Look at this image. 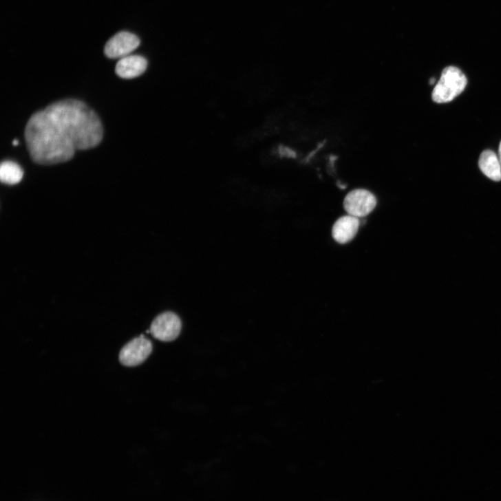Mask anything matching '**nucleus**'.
Here are the masks:
<instances>
[{
	"instance_id": "nucleus-6",
	"label": "nucleus",
	"mask_w": 501,
	"mask_h": 501,
	"mask_svg": "<svg viewBox=\"0 0 501 501\" xmlns=\"http://www.w3.org/2000/svg\"><path fill=\"white\" fill-rule=\"evenodd\" d=\"M140 44V40L136 35L128 32H121L107 41L105 47V54L110 58H121L129 56Z\"/></svg>"
},
{
	"instance_id": "nucleus-2",
	"label": "nucleus",
	"mask_w": 501,
	"mask_h": 501,
	"mask_svg": "<svg viewBox=\"0 0 501 501\" xmlns=\"http://www.w3.org/2000/svg\"><path fill=\"white\" fill-rule=\"evenodd\" d=\"M467 85L465 74L458 68L449 67L432 92V99L437 103H447L452 101L463 92Z\"/></svg>"
},
{
	"instance_id": "nucleus-11",
	"label": "nucleus",
	"mask_w": 501,
	"mask_h": 501,
	"mask_svg": "<svg viewBox=\"0 0 501 501\" xmlns=\"http://www.w3.org/2000/svg\"><path fill=\"white\" fill-rule=\"evenodd\" d=\"M280 152L282 155L288 156V157H295V153L292 151L291 150L287 149V148H282L280 150Z\"/></svg>"
},
{
	"instance_id": "nucleus-9",
	"label": "nucleus",
	"mask_w": 501,
	"mask_h": 501,
	"mask_svg": "<svg viewBox=\"0 0 501 501\" xmlns=\"http://www.w3.org/2000/svg\"><path fill=\"white\" fill-rule=\"evenodd\" d=\"M479 167L482 173L493 181L501 180V164L498 157L490 150L484 151L480 155Z\"/></svg>"
},
{
	"instance_id": "nucleus-13",
	"label": "nucleus",
	"mask_w": 501,
	"mask_h": 501,
	"mask_svg": "<svg viewBox=\"0 0 501 501\" xmlns=\"http://www.w3.org/2000/svg\"><path fill=\"white\" fill-rule=\"evenodd\" d=\"M14 146H18L19 145V140H16L13 142Z\"/></svg>"
},
{
	"instance_id": "nucleus-4",
	"label": "nucleus",
	"mask_w": 501,
	"mask_h": 501,
	"mask_svg": "<svg viewBox=\"0 0 501 501\" xmlns=\"http://www.w3.org/2000/svg\"><path fill=\"white\" fill-rule=\"evenodd\" d=\"M181 328V321L175 313L165 312L153 321L150 332L155 339L169 342L178 338Z\"/></svg>"
},
{
	"instance_id": "nucleus-8",
	"label": "nucleus",
	"mask_w": 501,
	"mask_h": 501,
	"mask_svg": "<svg viewBox=\"0 0 501 501\" xmlns=\"http://www.w3.org/2000/svg\"><path fill=\"white\" fill-rule=\"evenodd\" d=\"M360 222L357 217L347 215L339 219L332 228L334 239L340 244H346L356 236Z\"/></svg>"
},
{
	"instance_id": "nucleus-10",
	"label": "nucleus",
	"mask_w": 501,
	"mask_h": 501,
	"mask_svg": "<svg viewBox=\"0 0 501 501\" xmlns=\"http://www.w3.org/2000/svg\"><path fill=\"white\" fill-rule=\"evenodd\" d=\"M23 174L20 165L13 161H4L0 167V180L6 184L19 183L23 179Z\"/></svg>"
},
{
	"instance_id": "nucleus-1",
	"label": "nucleus",
	"mask_w": 501,
	"mask_h": 501,
	"mask_svg": "<svg viewBox=\"0 0 501 501\" xmlns=\"http://www.w3.org/2000/svg\"><path fill=\"white\" fill-rule=\"evenodd\" d=\"M103 127L98 114L83 101L67 99L34 113L25 131L32 160L51 165L72 160L76 151L102 142Z\"/></svg>"
},
{
	"instance_id": "nucleus-3",
	"label": "nucleus",
	"mask_w": 501,
	"mask_h": 501,
	"mask_svg": "<svg viewBox=\"0 0 501 501\" xmlns=\"http://www.w3.org/2000/svg\"><path fill=\"white\" fill-rule=\"evenodd\" d=\"M152 350L151 342L142 335L133 339L121 349L119 361L125 366H137L147 360Z\"/></svg>"
},
{
	"instance_id": "nucleus-14",
	"label": "nucleus",
	"mask_w": 501,
	"mask_h": 501,
	"mask_svg": "<svg viewBox=\"0 0 501 501\" xmlns=\"http://www.w3.org/2000/svg\"><path fill=\"white\" fill-rule=\"evenodd\" d=\"M434 82H435V80H434V78H432V79H431V80L430 81V84H431V85H433V83H434Z\"/></svg>"
},
{
	"instance_id": "nucleus-12",
	"label": "nucleus",
	"mask_w": 501,
	"mask_h": 501,
	"mask_svg": "<svg viewBox=\"0 0 501 501\" xmlns=\"http://www.w3.org/2000/svg\"><path fill=\"white\" fill-rule=\"evenodd\" d=\"M498 158L501 164V142L500 143L499 149H498Z\"/></svg>"
},
{
	"instance_id": "nucleus-7",
	"label": "nucleus",
	"mask_w": 501,
	"mask_h": 501,
	"mask_svg": "<svg viewBox=\"0 0 501 501\" xmlns=\"http://www.w3.org/2000/svg\"><path fill=\"white\" fill-rule=\"evenodd\" d=\"M148 67L147 60L139 55H129L121 58L116 66V74L124 79H133L142 75Z\"/></svg>"
},
{
	"instance_id": "nucleus-5",
	"label": "nucleus",
	"mask_w": 501,
	"mask_h": 501,
	"mask_svg": "<svg viewBox=\"0 0 501 501\" xmlns=\"http://www.w3.org/2000/svg\"><path fill=\"white\" fill-rule=\"evenodd\" d=\"M377 205V200L369 191L354 190L345 199L344 208L348 215L355 217H363L369 215Z\"/></svg>"
}]
</instances>
